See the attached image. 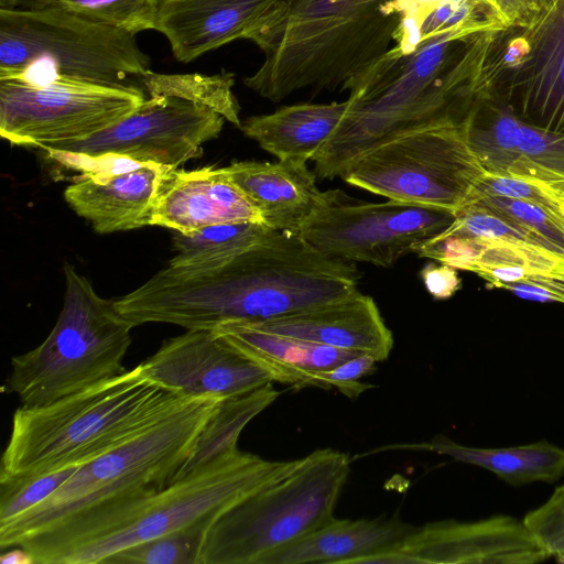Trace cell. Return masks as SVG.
<instances>
[{
    "label": "cell",
    "mask_w": 564,
    "mask_h": 564,
    "mask_svg": "<svg viewBox=\"0 0 564 564\" xmlns=\"http://www.w3.org/2000/svg\"><path fill=\"white\" fill-rule=\"evenodd\" d=\"M262 367L273 381L293 388L313 387L312 375L327 370L358 352L272 334L246 322H228L212 329Z\"/></svg>",
    "instance_id": "obj_24"
},
{
    "label": "cell",
    "mask_w": 564,
    "mask_h": 564,
    "mask_svg": "<svg viewBox=\"0 0 564 564\" xmlns=\"http://www.w3.org/2000/svg\"><path fill=\"white\" fill-rule=\"evenodd\" d=\"M213 520L124 549L102 564H200V552Z\"/></svg>",
    "instance_id": "obj_32"
},
{
    "label": "cell",
    "mask_w": 564,
    "mask_h": 564,
    "mask_svg": "<svg viewBox=\"0 0 564 564\" xmlns=\"http://www.w3.org/2000/svg\"><path fill=\"white\" fill-rule=\"evenodd\" d=\"M150 97L170 96L196 102L221 115L225 120L241 127L240 107L234 95L235 74L223 70L217 75L156 74L141 76Z\"/></svg>",
    "instance_id": "obj_30"
},
{
    "label": "cell",
    "mask_w": 564,
    "mask_h": 564,
    "mask_svg": "<svg viewBox=\"0 0 564 564\" xmlns=\"http://www.w3.org/2000/svg\"><path fill=\"white\" fill-rule=\"evenodd\" d=\"M238 447L164 488L83 513L18 546L35 564H102L113 554L220 514L296 466Z\"/></svg>",
    "instance_id": "obj_3"
},
{
    "label": "cell",
    "mask_w": 564,
    "mask_h": 564,
    "mask_svg": "<svg viewBox=\"0 0 564 564\" xmlns=\"http://www.w3.org/2000/svg\"><path fill=\"white\" fill-rule=\"evenodd\" d=\"M347 107V99L295 104L272 113L248 117L240 129L278 160L314 161L337 129Z\"/></svg>",
    "instance_id": "obj_25"
},
{
    "label": "cell",
    "mask_w": 564,
    "mask_h": 564,
    "mask_svg": "<svg viewBox=\"0 0 564 564\" xmlns=\"http://www.w3.org/2000/svg\"><path fill=\"white\" fill-rule=\"evenodd\" d=\"M562 212H563V214H564V196H563V198H562Z\"/></svg>",
    "instance_id": "obj_45"
},
{
    "label": "cell",
    "mask_w": 564,
    "mask_h": 564,
    "mask_svg": "<svg viewBox=\"0 0 564 564\" xmlns=\"http://www.w3.org/2000/svg\"><path fill=\"white\" fill-rule=\"evenodd\" d=\"M334 191L299 235L318 251L345 261L390 268L454 220L453 212L388 199L350 204Z\"/></svg>",
    "instance_id": "obj_14"
},
{
    "label": "cell",
    "mask_w": 564,
    "mask_h": 564,
    "mask_svg": "<svg viewBox=\"0 0 564 564\" xmlns=\"http://www.w3.org/2000/svg\"><path fill=\"white\" fill-rule=\"evenodd\" d=\"M443 0H400L401 23L394 37V46L409 51L419 43L420 29L425 18Z\"/></svg>",
    "instance_id": "obj_41"
},
{
    "label": "cell",
    "mask_w": 564,
    "mask_h": 564,
    "mask_svg": "<svg viewBox=\"0 0 564 564\" xmlns=\"http://www.w3.org/2000/svg\"><path fill=\"white\" fill-rule=\"evenodd\" d=\"M170 169L121 159L108 170L79 177L66 187L64 197L98 234L151 226L160 186Z\"/></svg>",
    "instance_id": "obj_18"
},
{
    "label": "cell",
    "mask_w": 564,
    "mask_h": 564,
    "mask_svg": "<svg viewBox=\"0 0 564 564\" xmlns=\"http://www.w3.org/2000/svg\"><path fill=\"white\" fill-rule=\"evenodd\" d=\"M547 558L523 520L496 514L477 521L429 522L364 564H535Z\"/></svg>",
    "instance_id": "obj_15"
},
{
    "label": "cell",
    "mask_w": 564,
    "mask_h": 564,
    "mask_svg": "<svg viewBox=\"0 0 564 564\" xmlns=\"http://www.w3.org/2000/svg\"><path fill=\"white\" fill-rule=\"evenodd\" d=\"M563 196V192L538 181L485 171L469 191L464 203L485 197L519 199L533 203L555 217L564 218Z\"/></svg>",
    "instance_id": "obj_35"
},
{
    "label": "cell",
    "mask_w": 564,
    "mask_h": 564,
    "mask_svg": "<svg viewBox=\"0 0 564 564\" xmlns=\"http://www.w3.org/2000/svg\"><path fill=\"white\" fill-rule=\"evenodd\" d=\"M484 173L460 123L444 122L368 150L341 177L391 200L455 213Z\"/></svg>",
    "instance_id": "obj_10"
},
{
    "label": "cell",
    "mask_w": 564,
    "mask_h": 564,
    "mask_svg": "<svg viewBox=\"0 0 564 564\" xmlns=\"http://www.w3.org/2000/svg\"><path fill=\"white\" fill-rule=\"evenodd\" d=\"M64 302L53 329L41 345L11 358L1 388L21 406L46 405L126 371L134 326L72 265L64 264Z\"/></svg>",
    "instance_id": "obj_7"
},
{
    "label": "cell",
    "mask_w": 564,
    "mask_h": 564,
    "mask_svg": "<svg viewBox=\"0 0 564 564\" xmlns=\"http://www.w3.org/2000/svg\"><path fill=\"white\" fill-rule=\"evenodd\" d=\"M231 221L261 223V218L224 167H173L167 171L160 186L151 226L191 234Z\"/></svg>",
    "instance_id": "obj_19"
},
{
    "label": "cell",
    "mask_w": 564,
    "mask_h": 564,
    "mask_svg": "<svg viewBox=\"0 0 564 564\" xmlns=\"http://www.w3.org/2000/svg\"><path fill=\"white\" fill-rule=\"evenodd\" d=\"M420 275L426 291L436 300L449 299L462 285L457 270L443 263L424 265Z\"/></svg>",
    "instance_id": "obj_42"
},
{
    "label": "cell",
    "mask_w": 564,
    "mask_h": 564,
    "mask_svg": "<svg viewBox=\"0 0 564 564\" xmlns=\"http://www.w3.org/2000/svg\"><path fill=\"white\" fill-rule=\"evenodd\" d=\"M225 118L176 97H150L128 117L89 138L41 148L46 156L80 175L93 164L128 159L176 169L198 158L202 145L219 135Z\"/></svg>",
    "instance_id": "obj_13"
},
{
    "label": "cell",
    "mask_w": 564,
    "mask_h": 564,
    "mask_svg": "<svg viewBox=\"0 0 564 564\" xmlns=\"http://www.w3.org/2000/svg\"><path fill=\"white\" fill-rule=\"evenodd\" d=\"M223 400L213 395L192 398L148 431L85 463L44 501L0 524L1 550L18 546L88 511L171 484Z\"/></svg>",
    "instance_id": "obj_6"
},
{
    "label": "cell",
    "mask_w": 564,
    "mask_h": 564,
    "mask_svg": "<svg viewBox=\"0 0 564 564\" xmlns=\"http://www.w3.org/2000/svg\"><path fill=\"white\" fill-rule=\"evenodd\" d=\"M257 208L261 223L274 231L297 234L334 191L321 192L305 161H239L224 167Z\"/></svg>",
    "instance_id": "obj_22"
},
{
    "label": "cell",
    "mask_w": 564,
    "mask_h": 564,
    "mask_svg": "<svg viewBox=\"0 0 564 564\" xmlns=\"http://www.w3.org/2000/svg\"><path fill=\"white\" fill-rule=\"evenodd\" d=\"M350 457L315 449L294 468L220 514L207 531L200 564H263L273 552L333 520Z\"/></svg>",
    "instance_id": "obj_8"
},
{
    "label": "cell",
    "mask_w": 564,
    "mask_h": 564,
    "mask_svg": "<svg viewBox=\"0 0 564 564\" xmlns=\"http://www.w3.org/2000/svg\"><path fill=\"white\" fill-rule=\"evenodd\" d=\"M84 464L46 474L0 480V524L23 514L61 488Z\"/></svg>",
    "instance_id": "obj_34"
},
{
    "label": "cell",
    "mask_w": 564,
    "mask_h": 564,
    "mask_svg": "<svg viewBox=\"0 0 564 564\" xmlns=\"http://www.w3.org/2000/svg\"><path fill=\"white\" fill-rule=\"evenodd\" d=\"M478 241L479 251L467 271L478 275L492 289H502L541 274L564 257L563 253L528 242Z\"/></svg>",
    "instance_id": "obj_29"
},
{
    "label": "cell",
    "mask_w": 564,
    "mask_h": 564,
    "mask_svg": "<svg viewBox=\"0 0 564 564\" xmlns=\"http://www.w3.org/2000/svg\"><path fill=\"white\" fill-rule=\"evenodd\" d=\"M280 0H161L155 28L174 57L189 63L235 40L246 39Z\"/></svg>",
    "instance_id": "obj_21"
},
{
    "label": "cell",
    "mask_w": 564,
    "mask_h": 564,
    "mask_svg": "<svg viewBox=\"0 0 564 564\" xmlns=\"http://www.w3.org/2000/svg\"><path fill=\"white\" fill-rule=\"evenodd\" d=\"M478 15L420 37L409 51L394 45L349 82L347 110L314 159L322 178L341 176L368 150L404 133L464 119L495 31Z\"/></svg>",
    "instance_id": "obj_2"
},
{
    "label": "cell",
    "mask_w": 564,
    "mask_h": 564,
    "mask_svg": "<svg viewBox=\"0 0 564 564\" xmlns=\"http://www.w3.org/2000/svg\"><path fill=\"white\" fill-rule=\"evenodd\" d=\"M150 64L123 30L52 8L0 9V78L55 74L121 84Z\"/></svg>",
    "instance_id": "obj_9"
},
{
    "label": "cell",
    "mask_w": 564,
    "mask_h": 564,
    "mask_svg": "<svg viewBox=\"0 0 564 564\" xmlns=\"http://www.w3.org/2000/svg\"><path fill=\"white\" fill-rule=\"evenodd\" d=\"M138 86L61 75L0 78V135L13 145L43 148L89 138L145 100Z\"/></svg>",
    "instance_id": "obj_11"
},
{
    "label": "cell",
    "mask_w": 564,
    "mask_h": 564,
    "mask_svg": "<svg viewBox=\"0 0 564 564\" xmlns=\"http://www.w3.org/2000/svg\"><path fill=\"white\" fill-rule=\"evenodd\" d=\"M416 527L398 518L336 519L273 552L263 564L361 562L403 542Z\"/></svg>",
    "instance_id": "obj_23"
},
{
    "label": "cell",
    "mask_w": 564,
    "mask_h": 564,
    "mask_svg": "<svg viewBox=\"0 0 564 564\" xmlns=\"http://www.w3.org/2000/svg\"><path fill=\"white\" fill-rule=\"evenodd\" d=\"M502 290L528 301L564 304V257L550 270Z\"/></svg>",
    "instance_id": "obj_39"
},
{
    "label": "cell",
    "mask_w": 564,
    "mask_h": 564,
    "mask_svg": "<svg viewBox=\"0 0 564 564\" xmlns=\"http://www.w3.org/2000/svg\"><path fill=\"white\" fill-rule=\"evenodd\" d=\"M280 395L272 382L249 393L224 399L202 430L195 446L173 481L221 454L237 448L246 425Z\"/></svg>",
    "instance_id": "obj_27"
},
{
    "label": "cell",
    "mask_w": 564,
    "mask_h": 564,
    "mask_svg": "<svg viewBox=\"0 0 564 564\" xmlns=\"http://www.w3.org/2000/svg\"><path fill=\"white\" fill-rule=\"evenodd\" d=\"M19 0H0V9H12Z\"/></svg>",
    "instance_id": "obj_44"
},
{
    "label": "cell",
    "mask_w": 564,
    "mask_h": 564,
    "mask_svg": "<svg viewBox=\"0 0 564 564\" xmlns=\"http://www.w3.org/2000/svg\"><path fill=\"white\" fill-rule=\"evenodd\" d=\"M470 202L480 203L536 234L564 254V218L555 217L533 203L519 199L485 197Z\"/></svg>",
    "instance_id": "obj_36"
},
{
    "label": "cell",
    "mask_w": 564,
    "mask_h": 564,
    "mask_svg": "<svg viewBox=\"0 0 564 564\" xmlns=\"http://www.w3.org/2000/svg\"><path fill=\"white\" fill-rule=\"evenodd\" d=\"M400 0H280L247 40L264 54L243 84L280 102L293 93L344 91L394 43Z\"/></svg>",
    "instance_id": "obj_4"
},
{
    "label": "cell",
    "mask_w": 564,
    "mask_h": 564,
    "mask_svg": "<svg viewBox=\"0 0 564 564\" xmlns=\"http://www.w3.org/2000/svg\"><path fill=\"white\" fill-rule=\"evenodd\" d=\"M476 94L499 99L520 118L564 133V0L532 25L492 33Z\"/></svg>",
    "instance_id": "obj_12"
},
{
    "label": "cell",
    "mask_w": 564,
    "mask_h": 564,
    "mask_svg": "<svg viewBox=\"0 0 564 564\" xmlns=\"http://www.w3.org/2000/svg\"><path fill=\"white\" fill-rule=\"evenodd\" d=\"M161 0H19L12 9L52 8L135 35L155 28Z\"/></svg>",
    "instance_id": "obj_31"
},
{
    "label": "cell",
    "mask_w": 564,
    "mask_h": 564,
    "mask_svg": "<svg viewBox=\"0 0 564 564\" xmlns=\"http://www.w3.org/2000/svg\"><path fill=\"white\" fill-rule=\"evenodd\" d=\"M460 126L486 172L538 181L564 193V133L530 123L487 95L475 96Z\"/></svg>",
    "instance_id": "obj_16"
},
{
    "label": "cell",
    "mask_w": 564,
    "mask_h": 564,
    "mask_svg": "<svg viewBox=\"0 0 564 564\" xmlns=\"http://www.w3.org/2000/svg\"><path fill=\"white\" fill-rule=\"evenodd\" d=\"M272 231L261 223L231 221L207 226L191 234H176V254L171 267L210 265L227 261L254 247Z\"/></svg>",
    "instance_id": "obj_28"
},
{
    "label": "cell",
    "mask_w": 564,
    "mask_h": 564,
    "mask_svg": "<svg viewBox=\"0 0 564 564\" xmlns=\"http://www.w3.org/2000/svg\"><path fill=\"white\" fill-rule=\"evenodd\" d=\"M411 448L435 452L494 473L511 486L555 482L564 476V448L547 441L510 447H471L440 435Z\"/></svg>",
    "instance_id": "obj_26"
},
{
    "label": "cell",
    "mask_w": 564,
    "mask_h": 564,
    "mask_svg": "<svg viewBox=\"0 0 564 564\" xmlns=\"http://www.w3.org/2000/svg\"><path fill=\"white\" fill-rule=\"evenodd\" d=\"M140 367L158 384L189 398L229 399L273 382L262 367L212 329H186L164 340Z\"/></svg>",
    "instance_id": "obj_17"
},
{
    "label": "cell",
    "mask_w": 564,
    "mask_h": 564,
    "mask_svg": "<svg viewBox=\"0 0 564 564\" xmlns=\"http://www.w3.org/2000/svg\"><path fill=\"white\" fill-rule=\"evenodd\" d=\"M1 564H35L32 553L22 546L8 549L0 555Z\"/></svg>",
    "instance_id": "obj_43"
},
{
    "label": "cell",
    "mask_w": 564,
    "mask_h": 564,
    "mask_svg": "<svg viewBox=\"0 0 564 564\" xmlns=\"http://www.w3.org/2000/svg\"><path fill=\"white\" fill-rule=\"evenodd\" d=\"M454 216L453 223L445 229V231L449 234L485 241L506 240L528 242L543 246L558 252L536 234L480 203L466 202L455 210Z\"/></svg>",
    "instance_id": "obj_33"
},
{
    "label": "cell",
    "mask_w": 564,
    "mask_h": 564,
    "mask_svg": "<svg viewBox=\"0 0 564 564\" xmlns=\"http://www.w3.org/2000/svg\"><path fill=\"white\" fill-rule=\"evenodd\" d=\"M359 271L327 256L299 234L272 231L227 261L160 270L115 300L135 327L166 323L213 329L228 322H261L345 297L358 290Z\"/></svg>",
    "instance_id": "obj_1"
},
{
    "label": "cell",
    "mask_w": 564,
    "mask_h": 564,
    "mask_svg": "<svg viewBox=\"0 0 564 564\" xmlns=\"http://www.w3.org/2000/svg\"><path fill=\"white\" fill-rule=\"evenodd\" d=\"M377 359L369 354H358L348 360L327 370L316 371L312 375L313 387L322 389L335 388L348 398H357L372 384L361 382L365 376L376 370Z\"/></svg>",
    "instance_id": "obj_38"
},
{
    "label": "cell",
    "mask_w": 564,
    "mask_h": 564,
    "mask_svg": "<svg viewBox=\"0 0 564 564\" xmlns=\"http://www.w3.org/2000/svg\"><path fill=\"white\" fill-rule=\"evenodd\" d=\"M264 332L326 345L384 361L393 335L369 295L358 290L345 297L261 322H246Z\"/></svg>",
    "instance_id": "obj_20"
},
{
    "label": "cell",
    "mask_w": 564,
    "mask_h": 564,
    "mask_svg": "<svg viewBox=\"0 0 564 564\" xmlns=\"http://www.w3.org/2000/svg\"><path fill=\"white\" fill-rule=\"evenodd\" d=\"M506 29L532 25L555 0H481Z\"/></svg>",
    "instance_id": "obj_40"
},
{
    "label": "cell",
    "mask_w": 564,
    "mask_h": 564,
    "mask_svg": "<svg viewBox=\"0 0 564 564\" xmlns=\"http://www.w3.org/2000/svg\"><path fill=\"white\" fill-rule=\"evenodd\" d=\"M192 398L131 370L41 406L18 408L0 480L85 464L142 434Z\"/></svg>",
    "instance_id": "obj_5"
},
{
    "label": "cell",
    "mask_w": 564,
    "mask_h": 564,
    "mask_svg": "<svg viewBox=\"0 0 564 564\" xmlns=\"http://www.w3.org/2000/svg\"><path fill=\"white\" fill-rule=\"evenodd\" d=\"M523 521L549 556L564 563V485L555 488L544 503L529 511Z\"/></svg>",
    "instance_id": "obj_37"
}]
</instances>
